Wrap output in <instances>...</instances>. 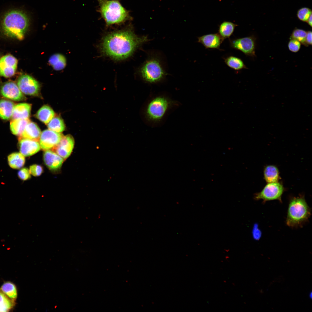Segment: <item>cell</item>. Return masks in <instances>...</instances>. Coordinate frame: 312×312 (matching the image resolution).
<instances>
[{
    "label": "cell",
    "instance_id": "obj_13",
    "mask_svg": "<svg viewBox=\"0 0 312 312\" xmlns=\"http://www.w3.org/2000/svg\"><path fill=\"white\" fill-rule=\"evenodd\" d=\"M74 140L70 135L62 137L58 144L52 150L64 159L67 158L70 155L74 148Z\"/></svg>",
    "mask_w": 312,
    "mask_h": 312
},
{
    "label": "cell",
    "instance_id": "obj_22",
    "mask_svg": "<svg viewBox=\"0 0 312 312\" xmlns=\"http://www.w3.org/2000/svg\"><path fill=\"white\" fill-rule=\"evenodd\" d=\"M263 174L264 178L268 183L277 182L279 178L278 168L273 165L267 166L265 168Z\"/></svg>",
    "mask_w": 312,
    "mask_h": 312
},
{
    "label": "cell",
    "instance_id": "obj_26",
    "mask_svg": "<svg viewBox=\"0 0 312 312\" xmlns=\"http://www.w3.org/2000/svg\"><path fill=\"white\" fill-rule=\"evenodd\" d=\"M226 64L230 68L236 70H239L247 68L243 61L237 57L230 56L224 58Z\"/></svg>",
    "mask_w": 312,
    "mask_h": 312
},
{
    "label": "cell",
    "instance_id": "obj_31",
    "mask_svg": "<svg viewBox=\"0 0 312 312\" xmlns=\"http://www.w3.org/2000/svg\"><path fill=\"white\" fill-rule=\"evenodd\" d=\"M312 15V11L309 8L303 7L299 9L297 11V16L300 20L307 22L310 16Z\"/></svg>",
    "mask_w": 312,
    "mask_h": 312
},
{
    "label": "cell",
    "instance_id": "obj_37",
    "mask_svg": "<svg viewBox=\"0 0 312 312\" xmlns=\"http://www.w3.org/2000/svg\"><path fill=\"white\" fill-rule=\"evenodd\" d=\"M312 15H311L308 19L307 22L311 27H312Z\"/></svg>",
    "mask_w": 312,
    "mask_h": 312
},
{
    "label": "cell",
    "instance_id": "obj_8",
    "mask_svg": "<svg viewBox=\"0 0 312 312\" xmlns=\"http://www.w3.org/2000/svg\"><path fill=\"white\" fill-rule=\"evenodd\" d=\"M229 41L231 48L241 51L246 55L255 56L256 39L253 36L229 39Z\"/></svg>",
    "mask_w": 312,
    "mask_h": 312
},
{
    "label": "cell",
    "instance_id": "obj_34",
    "mask_svg": "<svg viewBox=\"0 0 312 312\" xmlns=\"http://www.w3.org/2000/svg\"><path fill=\"white\" fill-rule=\"evenodd\" d=\"M29 170L24 168L21 169L18 173V177L23 180H26L30 179L31 175Z\"/></svg>",
    "mask_w": 312,
    "mask_h": 312
},
{
    "label": "cell",
    "instance_id": "obj_25",
    "mask_svg": "<svg viewBox=\"0 0 312 312\" xmlns=\"http://www.w3.org/2000/svg\"><path fill=\"white\" fill-rule=\"evenodd\" d=\"M49 62L53 68L56 70L63 69L66 64L65 57L60 54H55L51 56L49 59Z\"/></svg>",
    "mask_w": 312,
    "mask_h": 312
},
{
    "label": "cell",
    "instance_id": "obj_12",
    "mask_svg": "<svg viewBox=\"0 0 312 312\" xmlns=\"http://www.w3.org/2000/svg\"><path fill=\"white\" fill-rule=\"evenodd\" d=\"M18 63L17 59L8 54L0 59V76L5 77L12 76L16 71Z\"/></svg>",
    "mask_w": 312,
    "mask_h": 312
},
{
    "label": "cell",
    "instance_id": "obj_14",
    "mask_svg": "<svg viewBox=\"0 0 312 312\" xmlns=\"http://www.w3.org/2000/svg\"><path fill=\"white\" fill-rule=\"evenodd\" d=\"M38 141L20 137L18 139V147L21 153L26 157L30 156L36 153L41 148Z\"/></svg>",
    "mask_w": 312,
    "mask_h": 312
},
{
    "label": "cell",
    "instance_id": "obj_29",
    "mask_svg": "<svg viewBox=\"0 0 312 312\" xmlns=\"http://www.w3.org/2000/svg\"><path fill=\"white\" fill-rule=\"evenodd\" d=\"M47 127L49 129L59 133L62 132L65 129L64 121L59 116L53 118L48 124Z\"/></svg>",
    "mask_w": 312,
    "mask_h": 312
},
{
    "label": "cell",
    "instance_id": "obj_32",
    "mask_svg": "<svg viewBox=\"0 0 312 312\" xmlns=\"http://www.w3.org/2000/svg\"><path fill=\"white\" fill-rule=\"evenodd\" d=\"M301 43L294 39H290L288 43V46L289 50L293 52H297L300 49Z\"/></svg>",
    "mask_w": 312,
    "mask_h": 312
},
{
    "label": "cell",
    "instance_id": "obj_10",
    "mask_svg": "<svg viewBox=\"0 0 312 312\" xmlns=\"http://www.w3.org/2000/svg\"><path fill=\"white\" fill-rule=\"evenodd\" d=\"M63 136L61 133L49 129L45 130L41 133L39 138L40 148L44 151L52 149L58 144Z\"/></svg>",
    "mask_w": 312,
    "mask_h": 312
},
{
    "label": "cell",
    "instance_id": "obj_11",
    "mask_svg": "<svg viewBox=\"0 0 312 312\" xmlns=\"http://www.w3.org/2000/svg\"><path fill=\"white\" fill-rule=\"evenodd\" d=\"M0 93L5 98L16 101H23L26 98L17 84L12 81L3 84L0 88Z\"/></svg>",
    "mask_w": 312,
    "mask_h": 312
},
{
    "label": "cell",
    "instance_id": "obj_33",
    "mask_svg": "<svg viewBox=\"0 0 312 312\" xmlns=\"http://www.w3.org/2000/svg\"><path fill=\"white\" fill-rule=\"evenodd\" d=\"M30 173L35 177L40 175L43 172L42 166L37 164H34L30 166L29 170Z\"/></svg>",
    "mask_w": 312,
    "mask_h": 312
},
{
    "label": "cell",
    "instance_id": "obj_19",
    "mask_svg": "<svg viewBox=\"0 0 312 312\" xmlns=\"http://www.w3.org/2000/svg\"><path fill=\"white\" fill-rule=\"evenodd\" d=\"M15 105L11 101L0 100V118L4 120H8L12 118Z\"/></svg>",
    "mask_w": 312,
    "mask_h": 312
},
{
    "label": "cell",
    "instance_id": "obj_24",
    "mask_svg": "<svg viewBox=\"0 0 312 312\" xmlns=\"http://www.w3.org/2000/svg\"><path fill=\"white\" fill-rule=\"evenodd\" d=\"M238 25L232 22L224 21L220 25L218 34L224 40L229 38L233 33L235 27Z\"/></svg>",
    "mask_w": 312,
    "mask_h": 312
},
{
    "label": "cell",
    "instance_id": "obj_36",
    "mask_svg": "<svg viewBox=\"0 0 312 312\" xmlns=\"http://www.w3.org/2000/svg\"><path fill=\"white\" fill-rule=\"evenodd\" d=\"M254 226L252 231L253 236L255 239H257L259 238V230L257 228V227L255 226Z\"/></svg>",
    "mask_w": 312,
    "mask_h": 312
},
{
    "label": "cell",
    "instance_id": "obj_16",
    "mask_svg": "<svg viewBox=\"0 0 312 312\" xmlns=\"http://www.w3.org/2000/svg\"><path fill=\"white\" fill-rule=\"evenodd\" d=\"M198 42L206 49H220V45L224 40L218 33L205 35L198 37Z\"/></svg>",
    "mask_w": 312,
    "mask_h": 312
},
{
    "label": "cell",
    "instance_id": "obj_20",
    "mask_svg": "<svg viewBox=\"0 0 312 312\" xmlns=\"http://www.w3.org/2000/svg\"><path fill=\"white\" fill-rule=\"evenodd\" d=\"M30 121L29 118L12 120L10 125L12 133L20 137L26 127Z\"/></svg>",
    "mask_w": 312,
    "mask_h": 312
},
{
    "label": "cell",
    "instance_id": "obj_9",
    "mask_svg": "<svg viewBox=\"0 0 312 312\" xmlns=\"http://www.w3.org/2000/svg\"><path fill=\"white\" fill-rule=\"evenodd\" d=\"M17 85L23 94L35 96L39 94L40 88L39 83L29 75L24 74L20 76Z\"/></svg>",
    "mask_w": 312,
    "mask_h": 312
},
{
    "label": "cell",
    "instance_id": "obj_7",
    "mask_svg": "<svg viewBox=\"0 0 312 312\" xmlns=\"http://www.w3.org/2000/svg\"><path fill=\"white\" fill-rule=\"evenodd\" d=\"M284 191L283 185L278 182L268 183L260 192L255 194L254 199H261L264 202L275 200L281 202Z\"/></svg>",
    "mask_w": 312,
    "mask_h": 312
},
{
    "label": "cell",
    "instance_id": "obj_6",
    "mask_svg": "<svg viewBox=\"0 0 312 312\" xmlns=\"http://www.w3.org/2000/svg\"><path fill=\"white\" fill-rule=\"evenodd\" d=\"M171 104V101L166 97H156L148 105L146 109V116L151 121H159L164 117Z\"/></svg>",
    "mask_w": 312,
    "mask_h": 312
},
{
    "label": "cell",
    "instance_id": "obj_17",
    "mask_svg": "<svg viewBox=\"0 0 312 312\" xmlns=\"http://www.w3.org/2000/svg\"><path fill=\"white\" fill-rule=\"evenodd\" d=\"M31 105L26 103L15 105L12 118V120L29 118L30 114Z\"/></svg>",
    "mask_w": 312,
    "mask_h": 312
},
{
    "label": "cell",
    "instance_id": "obj_21",
    "mask_svg": "<svg viewBox=\"0 0 312 312\" xmlns=\"http://www.w3.org/2000/svg\"><path fill=\"white\" fill-rule=\"evenodd\" d=\"M55 113L49 106L44 105L38 111L35 116L40 120L47 124L54 117Z\"/></svg>",
    "mask_w": 312,
    "mask_h": 312
},
{
    "label": "cell",
    "instance_id": "obj_28",
    "mask_svg": "<svg viewBox=\"0 0 312 312\" xmlns=\"http://www.w3.org/2000/svg\"><path fill=\"white\" fill-rule=\"evenodd\" d=\"M14 300L0 290V312L9 311L11 310L14 305Z\"/></svg>",
    "mask_w": 312,
    "mask_h": 312
},
{
    "label": "cell",
    "instance_id": "obj_15",
    "mask_svg": "<svg viewBox=\"0 0 312 312\" xmlns=\"http://www.w3.org/2000/svg\"><path fill=\"white\" fill-rule=\"evenodd\" d=\"M43 158L46 166L52 171L60 169L64 161L63 159L55 152L49 150L44 152Z\"/></svg>",
    "mask_w": 312,
    "mask_h": 312
},
{
    "label": "cell",
    "instance_id": "obj_1",
    "mask_svg": "<svg viewBox=\"0 0 312 312\" xmlns=\"http://www.w3.org/2000/svg\"><path fill=\"white\" fill-rule=\"evenodd\" d=\"M149 40L146 36H139L131 29L111 32L105 36L101 44L104 55L116 60L126 58L143 44Z\"/></svg>",
    "mask_w": 312,
    "mask_h": 312
},
{
    "label": "cell",
    "instance_id": "obj_23",
    "mask_svg": "<svg viewBox=\"0 0 312 312\" xmlns=\"http://www.w3.org/2000/svg\"><path fill=\"white\" fill-rule=\"evenodd\" d=\"M8 160L9 166L14 169H19L22 168L25 162L24 156L21 153L15 152L10 154L8 157Z\"/></svg>",
    "mask_w": 312,
    "mask_h": 312
},
{
    "label": "cell",
    "instance_id": "obj_18",
    "mask_svg": "<svg viewBox=\"0 0 312 312\" xmlns=\"http://www.w3.org/2000/svg\"><path fill=\"white\" fill-rule=\"evenodd\" d=\"M41 131L36 124L30 121L27 124L23 131L21 138L39 140Z\"/></svg>",
    "mask_w": 312,
    "mask_h": 312
},
{
    "label": "cell",
    "instance_id": "obj_38",
    "mask_svg": "<svg viewBox=\"0 0 312 312\" xmlns=\"http://www.w3.org/2000/svg\"><path fill=\"white\" fill-rule=\"evenodd\" d=\"M309 298H311H311H312V292H310V293H309Z\"/></svg>",
    "mask_w": 312,
    "mask_h": 312
},
{
    "label": "cell",
    "instance_id": "obj_30",
    "mask_svg": "<svg viewBox=\"0 0 312 312\" xmlns=\"http://www.w3.org/2000/svg\"><path fill=\"white\" fill-rule=\"evenodd\" d=\"M307 32L302 29L296 28L291 34L290 39H294L300 42L301 43L307 46L306 42Z\"/></svg>",
    "mask_w": 312,
    "mask_h": 312
},
{
    "label": "cell",
    "instance_id": "obj_3",
    "mask_svg": "<svg viewBox=\"0 0 312 312\" xmlns=\"http://www.w3.org/2000/svg\"><path fill=\"white\" fill-rule=\"evenodd\" d=\"M99 12L107 25L123 23L130 19L129 12L118 0H97Z\"/></svg>",
    "mask_w": 312,
    "mask_h": 312
},
{
    "label": "cell",
    "instance_id": "obj_4",
    "mask_svg": "<svg viewBox=\"0 0 312 312\" xmlns=\"http://www.w3.org/2000/svg\"><path fill=\"white\" fill-rule=\"evenodd\" d=\"M311 215V210L304 196L294 197L289 203L286 224L291 228L302 226L307 221Z\"/></svg>",
    "mask_w": 312,
    "mask_h": 312
},
{
    "label": "cell",
    "instance_id": "obj_5",
    "mask_svg": "<svg viewBox=\"0 0 312 312\" xmlns=\"http://www.w3.org/2000/svg\"><path fill=\"white\" fill-rule=\"evenodd\" d=\"M139 72L143 79L149 83L159 82L167 75L160 58L154 55L149 56L140 68Z\"/></svg>",
    "mask_w": 312,
    "mask_h": 312
},
{
    "label": "cell",
    "instance_id": "obj_35",
    "mask_svg": "<svg viewBox=\"0 0 312 312\" xmlns=\"http://www.w3.org/2000/svg\"><path fill=\"white\" fill-rule=\"evenodd\" d=\"M306 42L307 46L309 45H312V32L311 31H308L307 32Z\"/></svg>",
    "mask_w": 312,
    "mask_h": 312
},
{
    "label": "cell",
    "instance_id": "obj_2",
    "mask_svg": "<svg viewBox=\"0 0 312 312\" xmlns=\"http://www.w3.org/2000/svg\"><path fill=\"white\" fill-rule=\"evenodd\" d=\"M0 25L4 34L8 37L19 40H22L29 24L27 14L22 10H10L3 14Z\"/></svg>",
    "mask_w": 312,
    "mask_h": 312
},
{
    "label": "cell",
    "instance_id": "obj_27",
    "mask_svg": "<svg viewBox=\"0 0 312 312\" xmlns=\"http://www.w3.org/2000/svg\"><path fill=\"white\" fill-rule=\"evenodd\" d=\"M0 290L12 299L15 300L17 298L16 287L12 282L9 281L5 282L1 286Z\"/></svg>",
    "mask_w": 312,
    "mask_h": 312
}]
</instances>
